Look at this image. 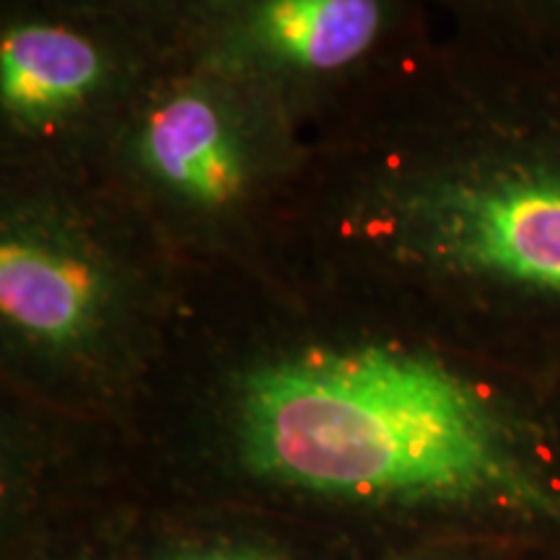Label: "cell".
<instances>
[{
    "label": "cell",
    "instance_id": "cell-1",
    "mask_svg": "<svg viewBox=\"0 0 560 560\" xmlns=\"http://www.w3.org/2000/svg\"><path fill=\"white\" fill-rule=\"evenodd\" d=\"M234 436L242 465L278 488L560 537V416L478 363L301 350L242 376Z\"/></svg>",
    "mask_w": 560,
    "mask_h": 560
},
{
    "label": "cell",
    "instance_id": "cell-7",
    "mask_svg": "<svg viewBox=\"0 0 560 560\" xmlns=\"http://www.w3.org/2000/svg\"><path fill=\"white\" fill-rule=\"evenodd\" d=\"M522 24V62L560 70V0H514Z\"/></svg>",
    "mask_w": 560,
    "mask_h": 560
},
{
    "label": "cell",
    "instance_id": "cell-6",
    "mask_svg": "<svg viewBox=\"0 0 560 560\" xmlns=\"http://www.w3.org/2000/svg\"><path fill=\"white\" fill-rule=\"evenodd\" d=\"M112 62L89 34L52 21H16L0 37V107L24 136H52L94 109Z\"/></svg>",
    "mask_w": 560,
    "mask_h": 560
},
{
    "label": "cell",
    "instance_id": "cell-2",
    "mask_svg": "<svg viewBox=\"0 0 560 560\" xmlns=\"http://www.w3.org/2000/svg\"><path fill=\"white\" fill-rule=\"evenodd\" d=\"M400 198L397 242L475 332L560 359V70L459 73Z\"/></svg>",
    "mask_w": 560,
    "mask_h": 560
},
{
    "label": "cell",
    "instance_id": "cell-4",
    "mask_svg": "<svg viewBox=\"0 0 560 560\" xmlns=\"http://www.w3.org/2000/svg\"><path fill=\"white\" fill-rule=\"evenodd\" d=\"M120 280L104 252L58 215H13L0 236V317L5 330L52 355L104 332Z\"/></svg>",
    "mask_w": 560,
    "mask_h": 560
},
{
    "label": "cell",
    "instance_id": "cell-8",
    "mask_svg": "<svg viewBox=\"0 0 560 560\" xmlns=\"http://www.w3.org/2000/svg\"><path fill=\"white\" fill-rule=\"evenodd\" d=\"M166 560H278L270 552L249 548V545H198V548L177 550Z\"/></svg>",
    "mask_w": 560,
    "mask_h": 560
},
{
    "label": "cell",
    "instance_id": "cell-5",
    "mask_svg": "<svg viewBox=\"0 0 560 560\" xmlns=\"http://www.w3.org/2000/svg\"><path fill=\"white\" fill-rule=\"evenodd\" d=\"M382 32V0H242L229 19L223 62L234 75L322 81L366 58Z\"/></svg>",
    "mask_w": 560,
    "mask_h": 560
},
{
    "label": "cell",
    "instance_id": "cell-3",
    "mask_svg": "<svg viewBox=\"0 0 560 560\" xmlns=\"http://www.w3.org/2000/svg\"><path fill=\"white\" fill-rule=\"evenodd\" d=\"M128 156L153 198L195 221L240 208L260 170L236 102L206 81L156 91L132 122Z\"/></svg>",
    "mask_w": 560,
    "mask_h": 560
}]
</instances>
